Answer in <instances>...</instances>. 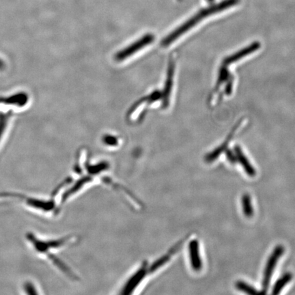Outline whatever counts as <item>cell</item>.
<instances>
[{"instance_id":"cell-1","label":"cell","mask_w":295,"mask_h":295,"mask_svg":"<svg viewBox=\"0 0 295 295\" xmlns=\"http://www.w3.org/2000/svg\"><path fill=\"white\" fill-rule=\"evenodd\" d=\"M239 2V0H224V1H221V2L217 3V4L212 5L209 8L203 9L198 13L195 14L193 17L189 18L187 22L182 24L181 26L177 28L171 34L166 37L162 42V45L163 46L170 45L171 42L176 40L178 37L182 36V34H184V32H187L190 29L192 28L201 20L204 19V18L211 15V14L217 13V12L231 8L234 5H237Z\"/></svg>"},{"instance_id":"cell-2","label":"cell","mask_w":295,"mask_h":295,"mask_svg":"<svg viewBox=\"0 0 295 295\" xmlns=\"http://www.w3.org/2000/svg\"><path fill=\"white\" fill-rule=\"evenodd\" d=\"M285 250V249L284 248L283 245H277L274 251H273L272 254L269 256L268 261L267 262L266 266H265V271H264L263 279V281H262L261 293H263V294H266L267 291H268L273 274H274L277 264H278L280 258L283 255Z\"/></svg>"},{"instance_id":"cell-3","label":"cell","mask_w":295,"mask_h":295,"mask_svg":"<svg viewBox=\"0 0 295 295\" xmlns=\"http://www.w3.org/2000/svg\"><path fill=\"white\" fill-rule=\"evenodd\" d=\"M5 198L18 199L26 205L44 212H50L55 208V203L53 201L28 198L23 195L16 194V193H0V199L3 200Z\"/></svg>"},{"instance_id":"cell-4","label":"cell","mask_w":295,"mask_h":295,"mask_svg":"<svg viewBox=\"0 0 295 295\" xmlns=\"http://www.w3.org/2000/svg\"><path fill=\"white\" fill-rule=\"evenodd\" d=\"M154 40V36L152 34H147L141 39L138 40L137 42H134L133 45L129 46L128 47L124 49V50L120 51L116 55V59L117 60L123 61L125 58H129V56L134 54V53L137 52L142 48L146 47V46L149 45Z\"/></svg>"},{"instance_id":"cell-5","label":"cell","mask_w":295,"mask_h":295,"mask_svg":"<svg viewBox=\"0 0 295 295\" xmlns=\"http://www.w3.org/2000/svg\"><path fill=\"white\" fill-rule=\"evenodd\" d=\"M236 156H237V161L239 162L241 165L242 166L243 169L247 174L250 177H254L256 174V171L254 166L251 164L248 157L245 156L244 152L239 146H235L234 148Z\"/></svg>"},{"instance_id":"cell-6","label":"cell","mask_w":295,"mask_h":295,"mask_svg":"<svg viewBox=\"0 0 295 295\" xmlns=\"http://www.w3.org/2000/svg\"><path fill=\"white\" fill-rule=\"evenodd\" d=\"M260 47H261V45H260L259 42H254L253 44L244 48L242 50L239 51L238 52L235 53V54L230 55V56L225 59L224 66H228L229 64L234 63V62H237L240 59L244 58V57L250 54V53H254V51L258 50Z\"/></svg>"},{"instance_id":"cell-7","label":"cell","mask_w":295,"mask_h":295,"mask_svg":"<svg viewBox=\"0 0 295 295\" xmlns=\"http://www.w3.org/2000/svg\"><path fill=\"white\" fill-rule=\"evenodd\" d=\"M293 274L290 272L286 273L282 275L281 277L277 280L275 283L274 287H273L272 294L278 295L283 290L284 288L286 287L292 280Z\"/></svg>"},{"instance_id":"cell-8","label":"cell","mask_w":295,"mask_h":295,"mask_svg":"<svg viewBox=\"0 0 295 295\" xmlns=\"http://www.w3.org/2000/svg\"><path fill=\"white\" fill-rule=\"evenodd\" d=\"M191 258L193 268L195 270H200L202 268V261H201L198 243L197 241H194L191 244Z\"/></svg>"},{"instance_id":"cell-9","label":"cell","mask_w":295,"mask_h":295,"mask_svg":"<svg viewBox=\"0 0 295 295\" xmlns=\"http://www.w3.org/2000/svg\"><path fill=\"white\" fill-rule=\"evenodd\" d=\"M241 203H242L243 212L245 216L248 218L253 217L254 208L250 195L248 193L243 194L241 198Z\"/></svg>"},{"instance_id":"cell-10","label":"cell","mask_w":295,"mask_h":295,"mask_svg":"<svg viewBox=\"0 0 295 295\" xmlns=\"http://www.w3.org/2000/svg\"><path fill=\"white\" fill-rule=\"evenodd\" d=\"M174 75V64H171L168 71L167 82H166L165 93H164V106L168 105L169 96L170 95L171 86H172V78Z\"/></svg>"},{"instance_id":"cell-11","label":"cell","mask_w":295,"mask_h":295,"mask_svg":"<svg viewBox=\"0 0 295 295\" xmlns=\"http://www.w3.org/2000/svg\"><path fill=\"white\" fill-rule=\"evenodd\" d=\"M236 288L238 290L242 291V292L248 295H256L259 293L255 288L243 281H238L236 283Z\"/></svg>"},{"instance_id":"cell-12","label":"cell","mask_w":295,"mask_h":295,"mask_svg":"<svg viewBox=\"0 0 295 295\" xmlns=\"http://www.w3.org/2000/svg\"><path fill=\"white\" fill-rule=\"evenodd\" d=\"M27 100L28 99H27L26 95H25V94H18V95H14V97L8 99V102L10 104H15L22 106L25 104Z\"/></svg>"},{"instance_id":"cell-13","label":"cell","mask_w":295,"mask_h":295,"mask_svg":"<svg viewBox=\"0 0 295 295\" xmlns=\"http://www.w3.org/2000/svg\"><path fill=\"white\" fill-rule=\"evenodd\" d=\"M10 113L0 114V140L2 138L3 133L8 125Z\"/></svg>"},{"instance_id":"cell-14","label":"cell","mask_w":295,"mask_h":295,"mask_svg":"<svg viewBox=\"0 0 295 295\" xmlns=\"http://www.w3.org/2000/svg\"><path fill=\"white\" fill-rule=\"evenodd\" d=\"M226 154L227 159L232 164H235L237 162V156H236L235 151L226 150Z\"/></svg>"},{"instance_id":"cell-15","label":"cell","mask_w":295,"mask_h":295,"mask_svg":"<svg viewBox=\"0 0 295 295\" xmlns=\"http://www.w3.org/2000/svg\"><path fill=\"white\" fill-rule=\"evenodd\" d=\"M105 143L108 145H116L118 141L116 138L112 137V136H107L104 138Z\"/></svg>"},{"instance_id":"cell-16","label":"cell","mask_w":295,"mask_h":295,"mask_svg":"<svg viewBox=\"0 0 295 295\" xmlns=\"http://www.w3.org/2000/svg\"><path fill=\"white\" fill-rule=\"evenodd\" d=\"M35 290L36 289H34V286L32 284H25V291H26L27 293H29V294H32L33 293L34 294V293H36V292H35Z\"/></svg>"},{"instance_id":"cell-17","label":"cell","mask_w":295,"mask_h":295,"mask_svg":"<svg viewBox=\"0 0 295 295\" xmlns=\"http://www.w3.org/2000/svg\"><path fill=\"white\" fill-rule=\"evenodd\" d=\"M4 62H3V61L1 60V59H0V71H1V70H3V69H4Z\"/></svg>"},{"instance_id":"cell-18","label":"cell","mask_w":295,"mask_h":295,"mask_svg":"<svg viewBox=\"0 0 295 295\" xmlns=\"http://www.w3.org/2000/svg\"><path fill=\"white\" fill-rule=\"evenodd\" d=\"M208 1H213V0H208Z\"/></svg>"}]
</instances>
